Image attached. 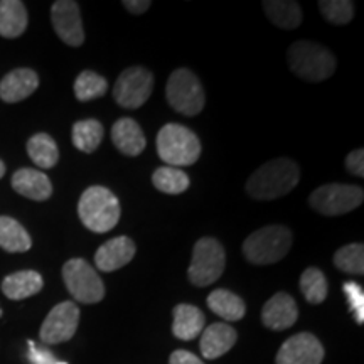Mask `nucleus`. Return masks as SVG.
Instances as JSON below:
<instances>
[{
	"mask_svg": "<svg viewBox=\"0 0 364 364\" xmlns=\"http://www.w3.org/2000/svg\"><path fill=\"white\" fill-rule=\"evenodd\" d=\"M136 247L129 236H117L108 240L95 255V265L102 272H115L125 267L135 257Z\"/></svg>",
	"mask_w": 364,
	"mask_h": 364,
	"instance_id": "2eb2a0df",
	"label": "nucleus"
},
{
	"mask_svg": "<svg viewBox=\"0 0 364 364\" xmlns=\"http://www.w3.org/2000/svg\"><path fill=\"white\" fill-rule=\"evenodd\" d=\"M51 21L58 38L71 48L85 43V29L80 6L73 0H58L51 7Z\"/></svg>",
	"mask_w": 364,
	"mask_h": 364,
	"instance_id": "f8f14e48",
	"label": "nucleus"
},
{
	"mask_svg": "<svg viewBox=\"0 0 364 364\" xmlns=\"http://www.w3.org/2000/svg\"><path fill=\"white\" fill-rule=\"evenodd\" d=\"M78 215L83 225L93 233H108L120 221V203L110 189L91 186L81 194Z\"/></svg>",
	"mask_w": 364,
	"mask_h": 364,
	"instance_id": "f03ea898",
	"label": "nucleus"
},
{
	"mask_svg": "<svg viewBox=\"0 0 364 364\" xmlns=\"http://www.w3.org/2000/svg\"><path fill=\"white\" fill-rule=\"evenodd\" d=\"M208 306L216 316L230 322L241 321L245 314H247V304L243 302V299L226 289H218L215 292L209 294Z\"/></svg>",
	"mask_w": 364,
	"mask_h": 364,
	"instance_id": "b1692460",
	"label": "nucleus"
},
{
	"mask_svg": "<svg viewBox=\"0 0 364 364\" xmlns=\"http://www.w3.org/2000/svg\"><path fill=\"white\" fill-rule=\"evenodd\" d=\"M318 9L326 21L336 26L349 24L354 17V4L349 0H321Z\"/></svg>",
	"mask_w": 364,
	"mask_h": 364,
	"instance_id": "2f4dec72",
	"label": "nucleus"
},
{
	"mask_svg": "<svg viewBox=\"0 0 364 364\" xmlns=\"http://www.w3.org/2000/svg\"><path fill=\"white\" fill-rule=\"evenodd\" d=\"M44 287L41 273L34 270H21L7 275L2 282V292L11 300H24L39 294Z\"/></svg>",
	"mask_w": 364,
	"mask_h": 364,
	"instance_id": "aec40b11",
	"label": "nucleus"
},
{
	"mask_svg": "<svg viewBox=\"0 0 364 364\" xmlns=\"http://www.w3.org/2000/svg\"><path fill=\"white\" fill-rule=\"evenodd\" d=\"M33 247L27 230L11 216H0V248L9 253H26Z\"/></svg>",
	"mask_w": 364,
	"mask_h": 364,
	"instance_id": "5701e85b",
	"label": "nucleus"
},
{
	"mask_svg": "<svg viewBox=\"0 0 364 364\" xmlns=\"http://www.w3.org/2000/svg\"><path fill=\"white\" fill-rule=\"evenodd\" d=\"M343 290L348 297L349 307L354 314V318H356L358 324H363L364 322V292L363 287L358 285L356 282H346L343 285Z\"/></svg>",
	"mask_w": 364,
	"mask_h": 364,
	"instance_id": "473e14b6",
	"label": "nucleus"
},
{
	"mask_svg": "<svg viewBox=\"0 0 364 364\" xmlns=\"http://www.w3.org/2000/svg\"><path fill=\"white\" fill-rule=\"evenodd\" d=\"M300 181L297 162L289 157H279L263 164L247 181V193L257 201H272L284 198L295 189Z\"/></svg>",
	"mask_w": 364,
	"mask_h": 364,
	"instance_id": "f257e3e1",
	"label": "nucleus"
},
{
	"mask_svg": "<svg viewBox=\"0 0 364 364\" xmlns=\"http://www.w3.org/2000/svg\"><path fill=\"white\" fill-rule=\"evenodd\" d=\"M364 191L349 184H326L317 188L309 198L314 211L324 216H343L361 206Z\"/></svg>",
	"mask_w": 364,
	"mask_h": 364,
	"instance_id": "1a4fd4ad",
	"label": "nucleus"
},
{
	"mask_svg": "<svg viewBox=\"0 0 364 364\" xmlns=\"http://www.w3.org/2000/svg\"><path fill=\"white\" fill-rule=\"evenodd\" d=\"M289 68L299 78L321 83L331 78L336 70V58L324 46L312 41H297L287 51Z\"/></svg>",
	"mask_w": 364,
	"mask_h": 364,
	"instance_id": "7ed1b4c3",
	"label": "nucleus"
},
{
	"mask_svg": "<svg viewBox=\"0 0 364 364\" xmlns=\"http://www.w3.org/2000/svg\"><path fill=\"white\" fill-rule=\"evenodd\" d=\"M108 90V81L95 71L80 73L75 81V97L78 102H91L102 98Z\"/></svg>",
	"mask_w": 364,
	"mask_h": 364,
	"instance_id": "c756f323",
	"label": "nucleus"
},
{
	"mask_svg": "<svg viewBox=\"0 0 364 364\" xmlns=\"http://www.w3.org/2000/svg\"><path fill=\"white\" fill-rule=\"evenodd\" d=\"M324 348L311 332H300L282 344L275 364H321Z\"/></svg>",
	"mask_w": 364,
	"mask_h": 364,
	"instance_id": "ddd939ff",
	"label": "nucleus"
},
{
	"mask_svg": "<svg viewBox=\"0 0 364 364\" xmlns=\"http://www.w3.org/2000/svg\"><path fill=\"white\" fill-rule=\"evenodd\" d=\"M346 167L353 176L363 177L364 176V150L358 149L353 150L348 157H346Z\"/></svg>",
	"mask_w": 364,
	"mask_h": 364,
	"instance_id": "f704fd0d",
	"label": "nucleus"
},
{
	"mask_svg": "<svg viewBox=\"0 0 364 364\" xmlns=\"http://www.w3.org/2000/svg\"><path fill=\"white\" fill-rule=\"evenodd\" d=\"M54 364H68V363H59V361H58V363H54Z\"/></svg>",
	"mask_w": 364,
	"mask_h": 364,
	"instance_id": "58836bf2",
	"label": "nucleus"
},
{
	"mask_svg": "<svg viewBox=\"0 0 364 364\" xmlns=\"http://www.w3.org/2000/svg\"><path fill=\"white\" fill-rule=\"evenodd\" d=\"M12 188L17 194L33 201H46L51 198L53 184L44 172L36 169H19L12 176Z\"/></svg>",
	"mask_w": 364,
	"mask_h": 364,
	"instance_id": "a211bd4d",
	"label": "nucleus"
},
{
	"mask_svg": "<svg viewBox=\"0 0 364 364\" xmlns=\"http://www.w3.org/2000/svg\"><path fill=\"white\" fill-rule=\"evenodd\" d=\"M27 348H29V354H27V358H29V363L31 364H54L58 363V359L54 354L49 351V349L46 348H41L34 343V341H29L27 343Z\"/></svg>",
	"mask_w": 364,
	"mask_h": 364,
	"instance_id": "72a5a7b5",
	"label": "nucleus"
},
{
	"mask_svg": "<svg viewBox=\"0 0 364 364\" xmlns=\"http://www.w3.org/2000/svg\"><path fill=\"white\" fill-rule=\"evenodd\" d=\"M226 267V253L216 238L204 236L198 240L193 250L188 277L196 287H208L220 280Z\"/></svg>",
	"mask_w": 364,
	"mask_h": 364,
	"instance_id": "0eeeda50",
	"label": "nucleus"
},
{
	"mask_svg": "<svg viewBox=\"0 0 364 364\" xmlns=\"http://www.w3.org/2000/svg\"><path fill=\"white\" fill-rule=\"evenodd\" d=\"M73 144L85 154L95 152L103 140V125L95 118L80 120L73 125Z\"/></svg>",
	"mask_w": 364,
	"mask_h": 364,
	"instance_id": "bb28decb",
	"label": "nucleus"
},
{
	"mask_svg": "<svg viewBox=\"0 0 364 364\" xmlns=\"http://www.w3.org/2000/svg\"><path fill=\"white\" fill-rule=\"evenodd\" d=\"M157 154L169 167H188L201 156V142L188 127L167 124L157 134Z\"/></svg>",
	"mask_w": 364,
	"mask_h": 364,
	"instance_id": "20e7f679",
	"label": "nucleus"
},
{
	"mask_svg": "<svg viewBox=\"0 0 364 364\" xmlns=\"http://www.w3.org/2000/svg\"><path fill=\"white\" fill-rule=\"evenodd\" d=\"M4 174H6V164H4V161H0V179H2Z\"/></svg>",
	"mask_w": 364,
	"mask_h": 364,
	"instance_id": "4c0bfd02",
	"label": "nucleus"
},
{
	"mask_svg": "<svg viewBox=\"0 0 364 364\" xmlns=\"http://www.w3.org/2000/svg\"><path fill=\"white\" fill-rule=\"evenodd\" d=\"M150 6H152L150 0H124V7L127 11L132 14H136V16L147 12Z\"/></svg>",
	"mask_w": 364,
	"mask_h": 364,
	"instance_id": "e433bc0d",
	"label": "nucleus"
},
{
	"mask_svg": "<svg viewBox=\"0 0 364 364\" xmlns=\"http://www.w3.org/2000/svg\"><path fill=\"white\" fill-rule=\"evenodd\" d=\"M201 348L203 356L206 359H218L223 354H226L231 348L236 344L238 334L231 326L223 324V322H216L206 327L201 332Z\"/></svg>",
	"mask_w": 364,
	"mask_h": 364,
	"instance_id": "6ab92c4d",
	"label": "nucleus"
},
{
	"mask_svg": "<svg viewBox=\"0 0 364 364\" xmlns=\"http://www.w3.org/2000/svg\"><path fill=\"white\" fill-rule=\"evenodd\" d=\"M38 73L29 68H17L4 76L0 81V98L6 103H19L29 98L38 90Z\"/></svg>",
	"mask_w": 364,
	"mask_h": 364,
	"instance_id": "dca6fc26",
	"label": "nucleus"
},
{
	"mask_svg": "<svg viewBox=\"0 0 364 364\" xmlns=\"http://www.w3.org/2000/svg\"><path fill=\"white\" fill-rule=\"evenodd\" d=\"M154 90V75L142 66H132L118 76L113 98L127 110H136L147 102Z\"/></svg>",
	"mask_w": 364,
	"mask_h": 364,
	"instance_id": "9d476101",
	"label": "nucleus"
},
{
	"mask_svg": "<svg viewBox=\"0 0 364 364\" xmlns=\"http://www.w3.org/2000/svg\"><path fill=\"white\" fill-rule=\"evenodd\" d=\"M152 184L156 186V189L161 191V193L177 196L184 193V191H188L191 181L189 176L182 169L164 166L159 167V169H156V172L152 174Z\"/></svg>",
	"mask_w": 364,
	"mask_h": 364,
	"instance_id": "cd10ccee",
	"label": "nucleus"
},
{
	"mask_svg": "<svg viewBox=\"0 0 364 364\" xmlns=\"http://www.w3.org/2000/svg\"><path fill=\"white\" fill-rule=\"evenodd\" d=\"M112 140L113 145L124 156L136 157L142 154V150L147 145L145 135L140 125L134 118H120L112 127Z\"/></svg>",
	"mask_w": 364,
	"mask_h": 364,
	"instance_id": "f3484780",
	"label": "nucleus"
},
{
	"mask_svg": "<svg viewBox=\"0 0 364 364\" xmlns=\"http://www.w3.org/2000/svg\"><path fill=\"white\" fill-rule=\"evenodd\" d=\"M166 97L171 107L186 117H194L201 113L204 103H206V95H204L201 81L188 68H179L169 76Z\"/></svg>",
	"mask_w": 364,
	"mask_h": 364,
	"instance_id": "423d86ee",
	"label": "nucleus"
},
{
	"mask_svg": "<svg viewBox=\"0 0 364 364\" xmlns=\"http://www.w3.org/2000/svg\"><path fill=\"white\" fill-rule=\"evenodd\" d=\"M206 317L198 307L189 304H179L174 307V324L172 332L177 339L193 341L204 331Z\"/></svg>",
	"mask_w": 364,
	"mask_h": 364,
	"instance_id": "412c9836",
	"label": "nucleus"
},
{
	"mask_svg": "<svg viewBox=\"0 0 364 364\" xmlns=\"http://www.w3.org/2000/svg\"><path fill=\"white\" fill-rule=\"evenodd\" d=\"M299 285H300V292H302L307 302L312 304V306H317V304L324 302L327 297V290H329L326 275L316 267H311L307 268V270H304L302 275H300Z\"/></svg>",
	"mask_w": 364,
	"mask_h": 364,
	"instance_id": "c85d7f7f",
	"label": "nucleus"
},
{
	"mask_svg": "<svg viewBox=\"0 0 364 364\" xmlns=\"http://www.w3.org/2000/svg\"><path fill=\"white\" fill-rule=\"evenodd\" d=\"M267 17L280 29H297L302 24V9L292 0H267L263 2Z\"/></svg>",
	"mask_w": 364,
	"mask_h": 364,
	"instance_id": "393cba45",
	"label": "nucleus"
},
{
	"mask_svg": "<svg viewBox=\"0 0 364 364\" xmlns=\"http://www.w3.org/2000/svg\"><path fill=\"white\" fill-rule=\"evenodd\" d=\"M80 324V309L75 302L58 304L44 318L39 336L44 344H59L70 341Z\"/></svg>",
	"mask_w": 364,
	"mask_h": 364,
	"instance_id": "9b49d317",
	"label": "nucleus"
},
{
	"mask_svg": "<svg viewBox=\"0 0 364 364\" xmlns=\"http://www.w3.org/2000/svg\"><path fill=\"white\" fill-rule=\"evenodd\" d=\"M27 154L31 161L41 169H53L59 161V149L56 140L48 134H36L27 142Z\"/></svg>",
	"mask_w": 364,
	"mask_h": 364,
	"instance_id": "a878e982",
	"label": "nucleus"
},
{
	"mask_svg": "<svg viewBox=\"0 0 364 364\" xmlns=\"http://www.w3.org/2000/svg\"><path fill=\"white\" fill-rule=\"evenodd\" d=\"M292 247V231L287 226L260 228L245 240L243 255L253 265H272L287 257Z\"/></svg>",
	"mask_w": 364,
	"mask_h": 364,
	"instance_id": "39448f33",
	"label": "nucleus"
},
{
	"mask_svg": "<svg viewBox=\"0 0 364 364\" xmlns=\"http://www.w3.org/2000/svg\"><path fill=\"white\" fill-rule=\"evenodd\" d=\"M26 6L21 0H0V36L6 39L21 38L27 29Z\"/></svg>",
	"mask_w": 364,
	"mask_h": 364,
	"instance_id": "4be33fe9",
	"label": "nucleus"
},
{
	"mask_svg": "<svg viewBox=\"0 0 364 364\" xmlns=\"http://www.w3.org/2000/svg\"><path fill=\"white\" fill-rule=\"evenodd\" d=\"M63 280L76 302L98 304L105 297V285L97 270L83 258H71L63 267Z\"/></svg>",
	"mask_w": 364,
	"mask_h": 364,
	"instance_id": "6e6552de",
	"label": "nucleus"
},
{
	"mask_svg": "<svg viewBox=\"0 0 364 364\" xmlns=\"http://www.w3.org/2000/svg\"><path fill=\"white\" fill-rule=\"evenodd\" d=\"M169 364H204V363L196 356V354L184 351V349H179V351H174L171 354Z\"/></svg>",
	"mask_w": 364,
	"mask_h": 364,
	"instance_id": "c9c22d12",
	"label": "nucleus"
},
{
	"mask_svg": "<svg viewBox=\"0 0 364 364\" xmlns=\"http://www.w3.org/2000/svg\"><path fill=\"white\" fill-rule=\"evenodd\" d=\"M334 265L338 270L349 275H363L364 273V245L353 243L339 248L334 255Z\"/></svg>",
	"mask_w": 364,
	"mask_h": 364,
	"instance_id": "7c9ffc66",
	"label": "nucleus"
},
{
	"mask_svg": "<svg viewBox=\"0 0 364 364\" xmlns=\"http://www.w3.org/2000/svg\"><path fill=\"white\" fill-rule=\"evenodd\" d=\"M299 318V307L292 295L279 292L263 306L262 322L270 331L290 329Z\"/></svg>",
	"mask_w": 364,
	"mask_h": 364,
	"instance_id": "4468645a",
	"label": "nucleus"
}]
</instances>
